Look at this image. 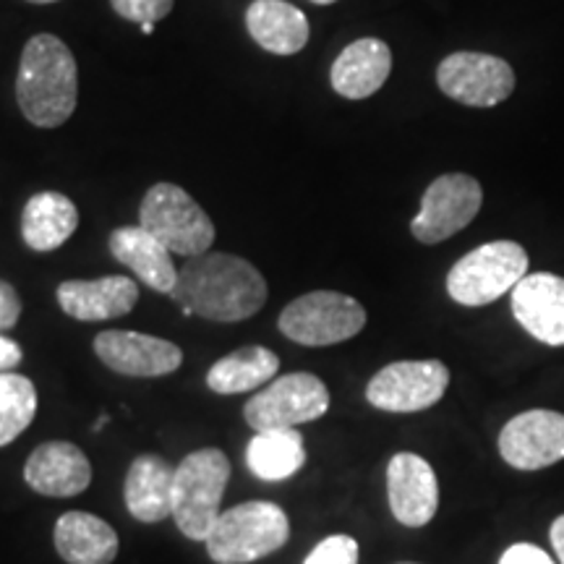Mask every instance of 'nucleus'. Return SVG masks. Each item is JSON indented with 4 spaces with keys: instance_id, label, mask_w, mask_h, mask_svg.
Masks as SVG:
<instances>
[{
    "instance_id": "3",
    "label": "nucleus",
    "mask_w": 564,
    "mask_h": 564,
    "mask_svg": "<svg viewBox=\"0 0 564 564\" xmlns=\"http://www.w3.org/2000/svg\"><path fill=\"white\" fill-rule=\"evenodd\" d=\"M291 520L274 502H243L220 512L207 535V554L215 564H251L288 544Z\"/></svg>"
},
{
    "instance_id": "13",
    "label": "nucleus",
    "mask_w": 564,
    "mask_h": 564,
    "mask_svg": "<svg viewBox=\"0 0 564 564\" xmlns=\"http://www.w3.org/2000/svg\"><path fill=\"white\" fill-rule=\"evenodd\" d=\"M499 453L518 470H541L564 460V415L554 411L514 415L499 434Z\"/></svg>"
},
{
    "instance_id": "29",
    "label": "nucleus",
    "mask_w": 564,
    "mask_h": 564,
    "mask_svg": "<svg viewBox=\"0 0 564 564\" xmlns=\"http://www.w3.org/2000/svg\"><path fill=\"white\" fill-rule=\"evenodd\" d=\"M21 316V299L11 282L0 280V333L17 327Z\"/></svg>"
},
{
    "instance_id": "25",
    "label": "nucleus",
    "mask_w": 564,
    "mask_h": 564,
    "mask_svg": "<svg viewBox=\"0 0 564 564\" xmlns=\"http://www.w3.org/2000/svg\"><path fill=\"white\" fill-rule=\"evenodd\" d=\"M306 465V444L295 429L257 432L246 447V468L262 481H285Z\"/></svg>"
},
{
    "instance_id": "19",
    "label": "nucleus",
    "mask_w": 564,
    "mask_h": 564,
    "mask_svg": "<svg viewBox=\"0 0 564 564\" xmlns=\"http://www.w3.org/2000/svg\"><path fill=\"white\" fill-rule=\"evenodd\" d=\"M110 253L123 267L137 274L147 288L154 293L171 295L175 282H178V270L173 264V253L162 246L150 230L141 225L133 228H116L110 232Z\"/></svg>"
},
{
    "instance_id": "31",
    "label": "nucleus",
    "mask_w": 564,
    "mask_h": 564,
    "mask_svg": "<svg viewBox=\"0 0 564 564\" xmlns=\"http://www.w3.org/2000/svg\"><path fill=\"white\" fill-rule=\"evenodd\" d=\"M21 358H24V352H21V345L0 335V373L17 369V366L21 364Z\"/></svg>"
},
{
    "instance_id": "28",
    "label": "nucleus",
    "mask_w": 564,
    "mask_h": 564,
    "mask_svg": "<svg viewBox=\"0 0 564 564\" xmlns=\"http://www.w3.org/2000/svg\"><path fill=\"white\" fill-rule=\"evenodd\" d=\"M112 11L126 21H137V24H158L160 19H165L173 11L175 0H110Z\"/></svg>"
},
{
    "instance_id": "1",
    "label": "nucleus",
    "mask_w": 564,
    "mask_h": 564,
    "mask_svg": "<svg viewBox=\"0 0 564 564\" xmlns=\"http://www.w3.org/2000/svg\"><path fill=\"white\" fill-rule=\"evenodd\" d=\"M171 299L181 303L186 316L232 324L262 312L267 280L243 257L207 251L181 267Z\"/></svg>"
},
{
    "instance_id": "32",
    "label": "nucleus",
    "mask_w": 564,
    "mask_h": 564,
    "mask_svg": "<svg viewBox=\"0 0 564 564\" xmlns=\"http://www.w3.org/2000/svg\"><path fill=\"white\" fill-rule=\"evenodd\" d=\"M549 539H552V546L556 556H560V562L564 564V514L562 518H556L552 523V531H549Z\"/></svg>"
},
{
    "instance_id": "6",
    "label": "nucleus",
    "mask_w": 564,
    "mask_h": 564,
    "mask_svg": "<svg viewBox=\"0 0 564 564\" xmlns=\"http://www.w3.org/2000/svg\"><path fill=\"white\" fill-rule=\"evenodd\" d=\"M528 274V253L514 241H491L474 249L447 274L449 299L460 306H486L512 293Z\"/></svg>"
},
{
    "instance_id": "26",
    "label": "nucleus",
    "mask_w": 564,
    "mask_h": 564,
    "mask_svg": "<svg viewBox=\"0 0 564 564\" xmlns=\"http://www.w3.org/2000/svg\"><path fill=\"white\" fill-rule=\"evenodd\" d=\"M34 415H37V390L32 379L13 371L0 373V447L24 434Z\"/></svg>"
},
{
    "instance_id": "36",
    "label": "nucleus",
    "mask_w": 564,
    "mask_h": 564,
    "mask_svg": "<svg viewBox=\"0 0 564 564\" xmlns=\"http://www.w3.org/2000/svg\"><path fill=\"white\" fill-rule=\"evenodd\" d=\"M316 6H329V3H337V0H312Z\"/></svg>"
},
{
    "instance_id": "17",
    "label": "nucleus",
    "mask_w": 564,
    "mask_h": 564,
    "mask_svg": "<svg viewBox=\"0 0 564 564\" xmlns=\"http://www.w3.org/2000/svg\"><path fill=\"white\" fill-rule=\"evenodd\" d=\"M24 481L45 497H76L91 484V463L74 442H45L26 460Z\"/></svg>"
},
{
    "instance_id": "11",
    "label": "nucleus",
    "mask_w": 564,
    "mask_h": 564,
    "mask_svg": "<svg viewBox=\"0 0 564 564\" xmlns=\"http://www.w3.org/2000/svg\"><path fill=\"white\" fill-rule=\"evenodd\" d=\"M436 84L449 100L468 108H494L512 95L514 70L497 55L453 53L436 68Z\"/></svg>"
},
{
    "instance_id": "35",
    "label": "nucleus",
    "mask_w": 564,
    "mask_h": 564,
    "mask_svg": "<svg viewBox=\"0 0 564 564\" xmlns=\"http://www.w3.org/2000/svg\"><path fill=\"white\" fill-rule=\"evenodd\" d=\"M26 3H34V6H47V3H58V0H26Z\"/></svg>"
},
{
    "instance_id": "37",
    "label": "nucleus",
    "mask_w": 564,
    "mask_h": 564,
    "mask_svg": "<svg viewBox=\"0 0 564 564\" xmlns=\"http://www.w3.org/2000/svg\"><path fill=\"white\" fill-rule=\"evenodd\" d=\"M400 564H415V562H400Z\"/></svg>"
},
{
    "instance_id": "14",
    "label": "nucleus",
    "mask_w": 564,
    "mask_h": 564,
    "mask_svg": "<svg viewBox=\"0 0 564 564\" xmlns=\"http://www.w3.org/2000/svg\"><path fill=\"white\" fill-rule=\"evenodd\" d=\"M387 497L398 523L423 528L440 510V484L421 455L398 453L387 465Z\"/></svg>"
},
{
    "instance_id": "22",
    "label": "nucleus",
    "mask_w": 564,
    "mask_h": 564,
    "mask_svg": "<svg viewBox=\"0 0 564 564\" xmlns=\"http://www.w3.org/2000/svg\"><path fill=\"white\" fill-rule=\"evenodd\" d=\"M53 541L68 564H112L121 549L110 523L89 512L70 510L55 523Z\"/></svg>"
},
{
    "instance_id": "5",
    "label": "nucleus",
    "mask_w": 564,
    "mask_h": 564,
    "mask_svg": "<svg viewBox=\"0 0 564 564\" xmlns=\"http://www.w3.org/2000/svg\"><path fill=\"white\" fill-rule=\"evenodd\" d=\"M139 225L150 230L171 253L192 259L215 243V223L186 188L154 183L139 207Z\"/></svg>"
},
{
    "instance_id": "4",
    "label": "nucleus",
    "mask_w": 564,
    "mask_h": 564,
    "mask_svg": "<svg viewBox=\"0 0 564 564\" xmlns=\"http://www.w3.org/2000/svg\"><path fill=\"white\" fill-rule=\"evenodd\" d=\"M230 481V460L223 449L204 447L186 455L175 468L173 520L192 541H207L220 518L223 494Z\"/></svg>"
},
{
    "instance_id": "24",
    "label": "nucleus",
    "mask_w": 564,
    "mask_h": 564,
    "mask_svg": "<svg viewBox=\"0 0 564 564\" xmlns=\"http://www.w3.org/2000/svg\"><path fill=\"white\" fill-rule=\"evenodd\" d=\"M280 371L278 352L264 345H246L223 356L207 371V387L217 394H243L264 387Z\"/></svg>"
},
{
    "instance_id": "21",
    "label": "nucleus",
    "mask_w": 564,
    "mask_h": 564,
    "mask_svg": "<svg viewBox=\"0 0 564 564\" xmlns=\"http://www.w3.org/2000/svg\"><path fill=\"white\" fill-rule=\"evenodd\" d=\"M246 30L262 51L272 55L301 53L312 34L306 13L285 0H253L246 9Z\"/></svg>"
},
{
    "instance_id": "10",
    "label": "nucleus",
    "mask_w": 564,
    "mask_h": 564,
    "mask_svg": "<svg viewBox=\"0 0 564 564\" xmlns=\"http://www.w3.org/2000/svg\"><path fill=\"white\" fill-rule=\"evenodd\" d=\"M449 387L442 361H394L371 377L366 400L387 413H419L440 403Z\"/></svg>"
},
{
    "instance_id": "18",
    "label": "nucleus",
    "mask_w": 564,
    "mask_h": 564,
    "mask_svg": "<svg viewBox=\"0 0 564 564\" xmlns=\"http://www.w3.org/2000/svg\"><path fill=\"white\" fill-rule=\"evenodd\" d=\"M392 70V51L390 45L377 37H364L350 42L345 51L337 55L329 70V82L337 95L345 100H366L377 95L390 79Z\"/></svg>"
},
{
    "instance_id": "20",
    "label": "nucleus",
    "mask_w": 564,
    "mask_h": 564,
    "mask_svg": "<svg viewBox=\"0 0 564 564\" xmlns=\"http://www.w3.org/2000/svg\"><path fill=\"white\" fill-rule=\"evenodd\" d=\"M175 468L160 455H139L126 474V507L139 523H162L173 518Z\"/></svg>"
},
{
    "instance_id": "12",
    "label": "nucleus",
    "mask_w": 564,
    "mask_h": 564,
    "mask_svg": "<svg viewBox=\"0 0 564 564\" xmlns=\"http://www.w3.org/2000/svg\"><path fill=\"white\" fill-rule=\"evenodd\" d=\"M91 348L110 371L123 373V377H167V373L178 371L183 364V350L175 343L154 335L131 333V329L100 333Z\"/></svg>"
},
{
    "instance_id": "33",
    "label": "nucleus",
    "mask_w": 564,
    "mask_h": 564,
    "mask_svg": "<svg viewBox=\"0 0 564 564\" xmlns=\"http://www.w3.org/2000/svg\"><path fill=\"white\" fill-rule=\"evenodd\" d=\"M108 421H110V415H108V413H102V415H100V421H95V426H91V429H95V432H102V429L108 426Z\"/></svg>"
},
{
    "instance_id": "23",
    "label": "nucleus",
    "mask_w": 564,
    "mask_h": 564,
    "mask_svg": "<svg viewBox=\"0 0 564 564\" xmlns=\"http://www.w3.org/2000/svg\"><path fill=\"white\" fill-rule=\"evenodd\" d=\"M79 228V209L58 192H40L21 212V238L32 251H55Z\"/></svg>"
},
{
    "instance_id": "15",
    "label": "nucleus",
    "mask_w": 564,
    "mask_h": 564,
    "mask_svg": "<svg viewBox=\"0 0 564 564\" xmlns=\"http://www.w3.org/2000/svg\"><path fill=\"white\" fill-rule=\"evenodd\" d=\"M512 314L535 340L564 345V278L549 272L525 274L512 288Z\"/></svg>"
},
{
    "instance_id": "34",
    "label": "nucleus",
    "mask_w": 564,
    "mask_h": 564,
    "mask_svg": "<svg viewBox=\"0 0 564 564\" xmlns=\"http://www.w3.org/2000/svg\"><path fill=\"white\" fill-rule=\"evenodd\" d=\"M141 32H144V34H152V32H154V24H152V21H147V24H141Z\"/></svg>"
},
{
    "instance_id": "2",
    "label": "nucleus",
    "mask_w": 564,
    "mask_h": 564,
    "mask_svg": "<svg viewBox=\"0 0 564 564\" xmlns=\"http://www.w3.org/2000/svg\"><path fill=\"white\" fill-rule=\"evenodd\" d=\"M79 100V66L70 47L55 34H34L21 51L17 102L37 129H58Z\"/></svg>"
},
{
    "instance_id": "30",
    "label": "nucleus",
    "mask_w": 564,
    "mask_h": 564,
    "mask_svg": "<svg viewBox=\"0 0 564 564\" xmlns=\"http://www.w3.org/2000/svg\"><path fill=\"white\" fill-rule=\"evenodd\" d=\"M499 564H556V562L544 552V549L533 544H512L502 554Z\"/></svg>"
},
{
    "instance_id": "9",
    "label": "nucleus",
    "mask_w": 564,
    "mask_h": 564,
    "mask_svg": "<svg viewBox=\"0 0 564 564\" xmlns=\"http://www.w3.org/2000/svg\"><path fill=\"white\" fill-rule=\"evenodd\" d=\"M484 192L481 183L465 173L440 175L423 192L421 209L413 217L411 232L415 241L434 246L453 238L455 232L468 228L481 212Z\"/></svg>"
},
{
    "instance_id": "8",
    "label": "nucleus",
    "mask_w": 564,
    "mask_h": 564,
    "mask_svg": "<svg viewBox=\"0 0 564 564\" xmlns=\"http://www.w3.org/2000/svg\"><path fill=\"white\" fill-rule=\"evenodd\" d=\"M329 411V390L316 373L293 371L278 377L243 408V419L253 432L295 429L312 423Z\"/></svg>"
},
{
    "instance_id": "16",
    "label": "nucleus",
    "mask_w": 564,
    "mask_h": 564,
    "mask_svg": "<svg viewBox=\"0 0 564 564\" xmlns=\"http://www.w3.org/2000/svg\"><path fill=\"white\" fill-rule=\"evenodd\" d=\"M63 314L79 322H105L126 316L137 306L139 285L126 274L100 280H66L55 291Z\"/></svg>"
},
{
    "instance_id": "7",
    "label": "nucleus",
    "mask_w": 564,
    "mask_h": 564,
    "mask_svg": "<svg viewBox=\"0 0 564 564\" xmlns=\"http://www.w3.org/2000/svg\"><path fill=\"white\" fill-rule=\"evenodd\" d=\"M278 327L288 340L306 348H327L361 333L366 327V308L345 293L314 291L288 303Z\"/></svg>"
},
{
    "instance_id": "27",
    "label": "nucleus",
    "mask_w": 564,
    "mask_h": 564,
    "mask_svg": "<svg viewBox=\"0 0 564 564\" xmlns=\"http://www.w3.org/2000/svg\"><path fill=\"white\" fill-rule=\"evenodd\" d=\"M303 564H358V541L352 535H327L312 549Z\"/></svg>"
}]
</instances>
